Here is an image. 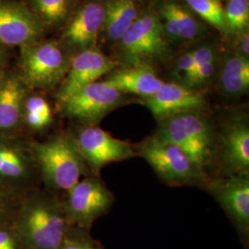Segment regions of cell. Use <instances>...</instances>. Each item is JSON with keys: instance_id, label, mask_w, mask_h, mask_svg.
I'll return each instance as SVG.
<instances>
[{"instance_id": "cell-31", "label": "cell", "mask_w": 249, "mask_h": 249, "mask_svg": "<svg viewBox=\"0 0 249 249\" xmlns=\"http://www.w3.org/2000/svg\"><path fill=\"white\" fill-rule=\"evenodd\" d=\"M239 54L248 57L249 58V33H244L242 34L240 41H239Z\"/></svg>"}, {"instance_id": "cell-12", "label": "cell", "mask_w": 249, "mask_h": 249, "mask_svg": "<svg viewBox=\"0 0 249 249\" xmlns=\"http://www.w3.org/2000/svg\"><path fill=\"white\" fill-rule=\"evenodd\" d=\"M105 19L104 3L88 2L77 9L67 22L61 46L67 52L80 53L94 48Z\"/></svg>"}, {"instance_id": "cell-19", "label": "cell", "mask_w": 249, "mask_h": 249, "mask_svg": "<svg viewBox=\"0 0 249 249\" xmlns=\"http://www.w3.org/2000/svg\"><path fill=\"white\" fill-rule=\"evenodd\" d=\"M104 81L124 94L132 93L142 98L156 93L164 83L151 66H132L114 70L107 74Z\"/></svg>"}, {"instance_id": "cell-4", "label": "cell", "mask_w": 249, "mask_h": 249, "mask_svg": "<svg viewBox=\"0 0 249 249\" xmlns=\"http://www.w3.org/2000/svg\"><path fill=\"white\" fill-rule=\"evenodd\" d=\"M19 49L18 74L29 89H52L62 82L71 58L60 44L41 40Z\"/></svg>"}, {"instance_id": "cell-9", "label": "cell", "mask_w": 249, "mask_h": 249, "mask_svg": "<svg viewBox=\"0 0 249 249\" xmlns=\"http://www.w3.org/2000/svg\"><path fill=\"white\" fill-rule=\"evenodd\" d=\"M73 137L86 165L95 173L108 163L129 160L138 155L130 143L114 138L95 125H86Z\"/></svg>"}, {"instance_id": "cell-16", "label": "cell", "mask_w": 249, "mask_h": 249, "mask_svg": "<svg viewBox=\"0 0 249 249\" xmlns=\"http://www.w3.org/2000/svg\"><path fill=\"white\" fill-rule=\"evenodd\" d=\"M221 159L229 175L249 173V124L247 116H230L221 138Z\"/></svg>"}, {"instance_id": "cell-30", "label": "cell", "mask_w": 249, "mask_h": 249, "mask_svg": "<svg viewBox=\"0 0 249 249\" xmlns=\"http://www.w3.org/2000/svg\"><path fill=\"white\" fill-rule=\"evenodd\" d=\"M0 249H18V242L14 233L0 226Z\"/></svg>"}, {"instance_id": "cell-22", "label": "cell", "mask_w": 249, "mask_h": 249, "mask_svg": "<svg viewBox=\"0 0 249 249\" xmlns=\"http://www.w3.org/2000/svg\"><path fill=\"white\" fill-rule=\"evenodd\" d=\"M25 3L46 27H60L74 13V0H26Z\"/></svg>"}, {"instance_id": "cell-13", "label": "cell", "mask_w": 249, "mask_h": 249, "mask_svg": "<svg viewBox=\"0 0 249 249\" xmlns=\"http://www.w3.org/2000/svg\"><path fill=\"white\" fill-rule=\"evenodd\" d=\"M210 193L223 207L237 229L249 230V175H229L208 184Z\"/></svg>"}, {"instance_id": "cell-7", "label": "cell", "mask_w": 249, "mask_h": 249, "mask_svg": "<svg viewBox=\"0 0 249 249\" xmlns=\"http://www.w3.org/2000/svg\"><path fill=\"white\" fill-rule=\"evenodd\" d=\"M63 210L69 223L89 228L114 203V196L100 180L85 178L69 190Z\"/></svg>"}, {"instance_id": "cell-6", "label": "cell", "mask_w": 249, "mask_h": 249, "mask_svg": "<svg viewBox=\"0 0 249 249\" xmlns=\"http://www.w3.org/2000/svg\"><path fill=\"white\" fill-rule=\"evenodd\" d=\"M138 154L170 185H194L205 180L204 172L198 169L184 151L154 136L140 145Z\"/></svg>"}, {"instance_id": "cell-26", "label": "cell", "mask_w": 249, "mask_h": 249, "mask_svg": "<svg viewBox=\"0 0 249 249\" xmlns=\"http://www.w3.org/2000/svg\"><path fill=\"white\" fill-rule=\"evenodd\" d=\"M224 17L228 32L238 35L246 33L249 24V0H228Z\"/></svg>"}, {"instance_id": "cell-32", "label": "cell", "mask_w": 249, "mask_h": 249, "mask_svg": "<svg viewBox=\"0 0 249 249\" xmlns=\"http://www.w3.org/2000/svg\"><path fill=\"white\" fill-rule=\"evenodd\" d=\"M7 58H8V55H7L6 49L3 45H0V76L4 73V68L7 62Z\"/></svg>"}, {"instance_id": "cell-15", "label": "cell", "mask_w": 249, "mask_h": 249, "mask_svg": "<svg viewBox=\"0 0 249 249\" xmlns=\"http://www.w3.org/2000/svg\"><path fill=\"white\" fill-rule=\"evenodd\" d=\"M143 102L158 121L186 112L200 111L206 106V99L199 89L176 82H164L156 93L143 98Z\"/></svg>"}, {"instance_id": "cell-5", "label": "cell", "mask_w": 249, "mask_h": 249, "mask_svg": "<svg viewBox=\"0 0 249 249\" xmlns=\"http://www.w3.org/2000/svg\"><path fill=\"white\" fill-rule=\"evenodd\" d=\"M119 42V58L124 67L150 66L168 53V40L155 13L140 14Z\"/></svg>"}, {"instance_id": "cell-10", "label": "cell", "mask_w": 249, "mask_h": 249, "mask_svg": "<svg viewBox=\"0 0 249 249\" xmlns=\"http://www.w3.org/2000/svg\"><path fill=\"white\" fill-rule=\"evenodd\" d=\"M45 27L25 1L0 0V45L19 48L43 40Z\"/></svg>"}, {"instance_id": "cell-1", "label": "cell", "mask_w": 249, "mask_h": 249, "mask_svg": "<svg viewBox=\"0 0 249 249\" xmlns=\"http://www.w3.org/2000/svg\"><path fill=\"white\" fill-rule=\"evenodd\" d=\"M62 204L45 195L29 196L18 208L13 233L27 249H60L68 234Z\"/></svg>"}, {"instance_id": "cell-25", "label": "cell", "mask_w": 249, "mask_h": 249, "mask_svg": "<svg viewBox=\"0 0 249 249\" xmlns=\"http://www.w3.org/2000/svg\"><path fill=\"white\" fill-rule=\"evenodd\" d=\"M188 8L197 17L212 26L221 31L228 33L224 17V7L220 0H184Z\"/></svg>"}, {"instance_id": "cell-29", "label": "cell", "mask_w": 249, "mask_h": 249, "mask_svg": "<svg viewBox=\"0 0 249 249\" xmlns=\"http://www.w3.org/2000/svg\"><path fill=\"white\" fill-rule=\"evenodd\" d=\"M13 209L12 199L9 192L0 187V226L8 220Z\"/></svg>"}, {"instance_id": "cell-24", "label": "cell", "mask_w": 249, "mask_h": 249, "mask_svg": "<svg viewBox=\"0 0 249 249\" xmlns=\"http://www.w3.org/2000/svg\"><path fill=\"white\" fill-rule=\"evenodd\" d=\"M195 70L186 84L187 87L198 89L213 78L217 68V53L213 46L203 45L192 50Z\"/></svg>"}, {"instance_id": "cell-14", "label": "cell", "mask_w": 249, "mask_h": 249, "mask_svg": "<svg viewBox=\"0 0 249 249\" xmlns=\"http://www.w3.org/2000/svg\"><path fill=\"white\" fill-rule=\"evenodd\" d=\"M36 161L32 150L15 136L0 135V187L10 193L32 178Z\"/></svg>"}, {"instance_id": "cell-8", "label": "cell", "mask_w": 249, "mask_h": 249, "mask_svg": "<svg viewBox=\"0 0 249 249\" xmlns=\"http://www.w3.org/2000/svg\"><path fill=\"white\" fill-rule=\"evenodd\" d=\"M124 95L105 81H95L64 102L63 114L82 124L94 125L123 104Z\"/></svg>"}, {"instance_id": "cell-11", "label": "cell", "mask_w": 249, "mask_h": 249, "mask_svg": "<svg viewBox=\"0 0 249 249\" xmlns=\"http://www.w3.org/2000/svg\"><path fill=\"white\" fill-rule=\"evenodd\" d=\"M116 65L115 61L95 47L75 53L56 92L58 102L62 105L80 89L113 71Z\"/></svg>"}, {"instance_id": "cell-20", "label": "cell", "mask_w": 249, "mask_h": 249, "mask_svg": "<svg viewBox=\"0 0 249 249\" xmlns=\"http://www.w3.org/2000/svg\"><path fill=\"white\" fill-rule=\"evenodd\" d=\"M102 32L111 41L118 42L140 16L135 0H107Z\"/></svg>"}, {"instance_id": "cell-27", "label": "cell", "mask_w": 249, "mask_h": 249, "mask_svg": "<svg viewBox=\"0 0 249 249\" xmlns=\"http://www.w3.org/2000/svg\"><path fill=\"white\" fill-rule=\"evenodd\" d=\"M195 70V60L193 52L189 51L184 53L177 61L175 74L179 80H181V84L186 85L187 81L192 76Z\"/></svg>"}, {"instance_id": "cell-21", "label": "cell", "mask_w": 249, "mask_h": 249, "mask_svg": "<svg viewBox=\"0 0 249 249\" xmlns=\"http://www.w3.org/2000/svg\"><path fill=\"white\" fill-rule=\"evenodd\" d=\"M220 88L228 96H240L249 91V60L239 53L226 54L220 70Z\"/></svg>"}, {"instance_id": "cell-17", "label": "cell", "mask_w": 249, "mask_h": 249, "mask_svg": "<svg viewBox=\"0 0 249 249\" xmlns=\"http://www.w3.org/2000/svg\"><path fill=\"white\" fill-rule=\"evenodd\" d=\"M28 92L18 73L4 72L0 76V135L14 136L21 126Z\"/></svg>"}, {"instance_id": "cell-2", "label": "cell", "mask_w": 249, "mask_h": 249, "mask_svg": "<svg viewBox=\"0 0 249 249\" xmlns=\"http://www.w3.org/2000/svg\"><path fill=\"white\" fill-rule=\"evenodd\" d=\"M31 150L45 183L53 189L69 191L86 171L87 165L70 134L35 143Z\"/></svg>"}, {"instance_id": "cell-23", "label": "cell", "mask_w": 249, "mask_h": 249, "mask_svg": "<svg viewBox=\"0 0 249 249\" xmlns=\"http://www.w3.org/2000/svg\"><path fill=\"white\" fill-rule=\"evenodd\" d=\"M53 123L52 108L46 99L28 92L22 114V124L33 131L45 130Z\"/></svg>"}, {"instance_id": "cell-18", "label": "cell", "mask_w": 249, "mask_h": 249, "mask_svg": "<svg viewBox=\"0 0 249 249\" xmlns=\"http://www.w3.org/2000/svg\"><path fill=\"white\" fill-rule=\"evenodd\" d=\"M164 36L168 41L187 42L202 35V23L188 7L175 0H164L158 7V14Z\"/></svg>"}, {"instance_id": "cell-28", "label": "cell", "mask_w": 249, "mask_h": 249, "mask_svg": "<svg viewBox=\"0 0 249 249\" xmlns=\"http://www.w3.org/2000/svg\"><path fill=\"white\" fill-rule=\"evenodd\" d=\"M60 249H101L98 245L82 233L68 231Z\"/></svg>"}, {"instance_id": "cell-3", "label": "cell", "mask_w": 249, "mask_h": 249, "mask_svg": "<svg viewBox=\"0 0 249 249\" xmlns=\"http://www.w3.org/2000/svg\"><path fill=\"white\" fill-rule=\"evenodd\" d=\"M153 136L181 149L202 172L213 157V128L201 111L186 112L160 120Z\"/></svg>"}]
</instances>
